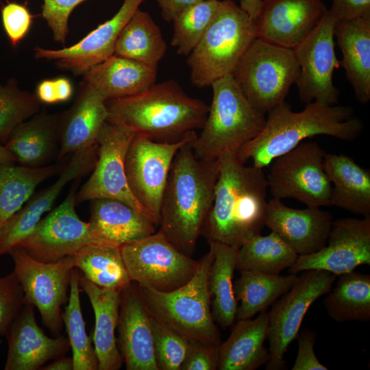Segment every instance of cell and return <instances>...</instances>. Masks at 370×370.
<instances>
[{"label": "cell", "mask_w": 370, "mask_h": 370, "mask_svg": "<svg viewBox=\"0 0 370 370\" xmlns=\"http://www.w3.org/2000/svg\"><path fill=\"white\" fill-rule=\"evenodd\" d=\"M218 347L189 341L180 370L217 369Z\"/></svg>", "instance_id": "obj_46"}, {"label": "cell", "mask_w": 370, "mask_h": 370, "mask_svg": "<svg viewBox=\"0 0 370 370\" xmlns=\"http://www.w3.org/2000/svg\"><path fill=\"white\" fill-rule=\"evenodd\" d=\"M98 157V145L74 153L65 163L58 179L49 186L29 199L0 230V256L9 254L40 221L42 216L51 210L55 201L66 184L81 179L92 171Z\"/></svg>", "instance_id": "obj_18"}, {"label": "cell", "mask_w": 370, "mask_h": 370, "mask_svg": "<svg viewBox=\"0 0 370 370\" xmlns=\"http://www.w3.org/2000/svg\"><path fill=\"white\" fill-rule=\"evenodd\" d=\"M256 38V23L249 14L232 0L220 1L213 20L187 56L192 84L206 88L232 75Z\"/></svg>", "instance_id": "obj_7"}, {"label": "cell", "mask_w": 370, "mask_h": 370, "mask_svg": "<svg viewBox=\"0 0 370 370\" xmlns=\"http://www.w3.org/2000/svg\"><path fill=\"white\" fill-rule=\"evenodd\" d=\"M73 93L71 80L65 77L45 79L39 82L36 95L42 103L53 104L69 101Z\"/></svg>", "instance_id": "obj_48"}, {"label": "cell", "mask_w": 370, "mask_h": 370, "mask_svg": "<svg viewBox=\"0 0 370 370\" xmlns=\"http://www.w3.org/2000/svg\"><path fill=\"white\" fill-rule=\"evenodd\" d=\"M79 180H75L63 202L41 219L16 247L24 249L38 261L48 263L73 255L84 246L96 243L88 223L80 219L75 208Z\"/></svg>", "instance_id": "obj_16"}, {"label": "cell", "mask_w": 370, "mask_h": 370, "mask_svg": "<svg viewBox=\"0 0 370 370\" xmlns=\"http://www.w3.org/2000/svg\"><path fill=\"white\" fill-rule=\"evenodd\" d=\"M106 101L85 82L80 83L73 104L61 113L58 160L97 143L108 119Z\"/></svg>", "instance_id": "obj_24"}, {"label": "cell", "mask_w": 370, "mask_h": 370, "mask_svg": "<svg viewBox=\"0 0 370 370\" xmlns=\"http://www.w3.org/2000/svg\"><path fill=\"white\" fill-rule=\"evenodd\" d=\"M362 264L370 265V217L343 218L333 221L325 246L298 256L288 272L319 269L339 275Z\"/></svg>", "instance_id": "obj_17"}, {"label": "cell", "mask_w": 370, "mask_h": 370, "mask_svg": "<svg viewBox=\"0 0 370 370\" xmlns=\"http://www.w3.org/2000/svg\"><path fill=\"white\" fill-rule=\"evenodd\" d=\"M212 99L201 132L190 142L196 158L212 160L228 153H236L262 130L265 114L247 99L232 75L211 85Z\"/></svg>", "instance_id": "obj_6"}, {"label": "cell", "mask_w": 370, "mask_h": 370, "mask_svg": "<svg viewBox=\"0 0 370 370\" xmlns=\"http://www.w3.org/2000/svg\"><path fill=\"white\" fill-rule=\"evenodd\" d=\"M25 304L22 287L14 272L0 277V335L8 334Z\"/></svg>", "instance_id": "obj_43"}, {"label": "cell", "mask_w": 370, "mask_h": 370, "mask_svg": "<svg viewBox=\"0 0 370 370\" xmlns=\"http://www.w3.org/2000/svg\"><path fill=\"white\" fill-rule=\"evenodd\" d=\"M334 38L342 52L340 66L360 103L370 100V16L336 21Z\"/></svg>", "instance_id": "obj_28"}, {"label": "cell", "mask_w": 370, "mask_h": 370, "mask_svg": "<svg viewBox=\"0 0 370 370\" xmlns=\"http://www.w3.org/2000/svg\"><path fill=\"white\" fill-rule=\"evenodd\" d=\"M227 339L218 347L219 370H254L267 364L269 350L264 346L269 332V314L260 312L254 319H238Z\"/></svg>", "instance_id": "obj_27"}, {"label": "cell", "mask_w": 370, "mask_h": 370, "mask_svg": "<svg viewBox=\"0 0 370 370\" xmlns=\"http://www.w3.org/2000/svg\"><path fill=\"white\" fill-rule=\"evenodd\" d=\"M61 113L40 111L20 124L11 134L5 147L21 165H48L60 147Z\"/></svg>", "instance_id": "obj_29"}, {"label": "cell", "mask_w": 370, "mask_h": 370, "mask_svg": "<svg viewBox=\"0 0 370 370\" xmlns=\"http://www.w3.org/2000/svg\"><path fill=\"white\" fill-rule=\"evenodd\" d=\"M74 267L82 276L99 287L121 292L132 282L121 247L91 243L75 254Z\"/></svg>", "instance_id": "obj_36"}, {"label": "cell", "mask_w": 370, "mask_h": 370, "mask_svg": "<svg viewBox=\"0 0 370 370\" xmlns=\"http://www.w3.org/2000/svg\"><path fill=\"white\" fill-rule=\"evenodd\" d=\"M317 333L309 329H304L298 334V352L292 370H328L321 363L314 354V346Z\"/></svg>", "instance_id": "obj_47"}, {"label": "cell", "mask_w": 370, "mask_h": 370, "mask_svg": "<svg viewBox=\"0 0 370 370\" xmlns=\"http://www.w3.org/2000/svg\"><path fill=\"white\" fill-rule=\"evenodd\" d=\"M293 286L273 304L269 314L270 359L267 370L285 369L284 354L297 338L310 306L332 289L336 275L325 270L302 271Z\"/></svg>", "instance_id": "obj_12"}, {"label": "cell", "mask_w": 370, "mask_h": 370, "mask_svg": "<svg viewBox=\"0 0 370 370\" xmlns=\"http://www.w3.org/2000/svg\"><path fill=\"white\" fill-rule=\"evenodd\" d=\"M121 252L131 281L160 292L186 284L199 265V260L181 252L160 230L122 246Z\"/></svg>", "instance_id": "obj_11"}, {"label": "cell", "mask_w": 370, "mask_h": 370, "mask_svg": "<svg viewBox=\"0 0 370 370\" xmlns=\"http://www.w3.org/2000/svg\"><path fill=\"white\" fill-rule=\"evenodd\" d=\"M240 274L233 283L236 299L241 302L236 311L238 319L251 318L266 310L286 293L297 278L296 274L271 275L254 271H240Z\"/></svg>", "instance_id": "obj_35"}, {"label": "cell", "mask_w": 370, "mask_h": 370, "mask_svg": "<svg viewBox=\"0 0 370 370\" xmlns=\"http://www.w3.org/2000/svg\"><path fill=\"white\" fill-rule=\"evenodd\" d=\"M16 162L15 156L0 143V164H11Z\"/></svg>", "instance_id": "obj_53"}, {"label": "cell", "mask_w": 370, "mask_h": 370, "mask_svg": "<svg viewBox=\"0 0 370 370\" xmlns=\"http://www.w3.org/2000/svg\"><path fill=\"white\" fill-rule=\"evenodd\" d=\"M336 21L329 10L310 33L295 48L299 73L295 84L302 103L317 101L332 106L340 92L333 83V74L340 66L335 52Z\"/></svg>", "instance_id": "obj_14"}, {"label": "cell", "mask_w": 370, "mask_h": 370, "mask_svg": "<svg viewBox=\"0 0 370 370\" xmlns=\"http://www.w3.org/2000/svg\"><path fill=\"white\" fill-rule=\"evenodd\" d=\"M333 221L330 212L319 207L295 209L272 197L267 204L265 225L298 256H304L325 246Z\"/></svg>", "instance_id": "obj_21"}, {"label": "cell", "mask_w": 370, "mask_h": 370, "mask_svg": "<svg viewBox=\"0 0 370 370\" xmlns=\"http://www.w3.org/2000/svg\"><path fill=\"white\" fill-rule=\"evenodd\" d=\"M326 152L316 142H302L275 158L267 180L273 198H293L307 206H330L332 184L323 169Z\"/></svg>", "instance_id": "obj_9"}, {"label": "cell", "mask_w": 370, "mask_h": 370, "mask_svg": "<svg viewBox=\"0 0 370 370\" xmlns=\"http://www.w3.org/2000/svg\"><path fill=\"white\" fill-rule=\"evenodd\" d=\"M1 16L8 39L13 47H16L28 34L33 16L25 5L14 1L1 8Z\"/></svg>", "instance_id": "obj_45"}, {"label": "cell", "mask_w": 370, "mask_h": 370, "mask_svg": "<svg viewBox=\"0 0 370 370\" xmlns=\"http://www.w3.org/2000/svg\"><path fill=\"white\" fill-rule=\"evenodd\" d=\"M80 274L78 269L73 268L69 287L68 304L62 320L68 334V340L72 350L73 370H97L98 360L92 344V340L86 332L83 319L79 293Z\"/></svg>", "instance_id": "obj_39"}, {"label": "cell", "mask_w": 370, "mask_h": 370, "mask_svg": "<svg viewBox=\"0 0 370 370\" xmlns=\"http://www.w3.org/2000/svg\"><path fill=\"white\" fill-rule=\"evenodd\" d=\"M166 51L160 27L148 12L138 8L121 29L114 55L158 69Z\"/></svg>", "instance_id": "obj_32"}, {"label": "cell", "mask_w": 370, "mask_h": 370, "mask_svg": "<svg viewBox=\"0 0 370 370\" xmlns=\"http://www.w3.org/2000/svg\"><path fill=\"white\" fill-rule=\"evenodd\" d=\"M151 325L154 354L158 369L180 370L189 341L152 317Z\"/></svg>", "instance_id": "obj_42"}, {"label": "cell", "mask_w": 370, "mask_h": 370, "mask_svg": "<svg viewBox=\"0 0 370 370\" xmlns=\"http://www.w3.org/2000/svg\"><path fill=\"white\" fill-rule=\"evenodd\" d=\"M328 10L321 0H263L255 21L257 38L293 49L317 26Z\"/></svg>", "instance_id": "obj_20"}, {"label": "cell", "mask_w": 370, "mask_h": 370, "mask_svg": "<svg viewBox=\"0 0 370 370\" xmlns=\"http://www.w3.org/2000/svg\"><path fill=\"white\" fill-rule=\"evenodd\" d=\"M267 114L260 133L236 153L243 163L251 160L254 166L264 169L306 138L326 135L349 142L364 130L362 120L349 106L313 101L306 103L303 110L294 112L284 101Z\"/></svg>", "instance_id": "obj_3"}, {"label": "cell", "mask_w": 370, "mask_h": 370, "mask_svg": "<svg viewBox=\"0 0 370 370\" xmlns=\"http://www.w3.org/2000/svg\"><path fill=\"white\" fill-rule=\"evenodd\" d=\"M195 131L175 143L156 142L134 135L125 158L129 187L139 203L159 225L163 193L173 159L179 149L197 137Z\"/></svg>", "instance_id": "obj_13"}, {"label": "cell", "mask_w": 370, "mask_h": 370, "mask_svg": "<svg viewBox=\"0 0 370 370\" xmlns=\"http://www.w3.org/2000/svg\"><path fill=\"white\" fill-rule=\"evenodd\" d=\"M86 0H43L42 16L50 28L55 42L65 45L69 19L72 11Z\"/></svg>", "instance_id": "obj_44"}, {"label": "cell", "mask_w": 370, "mask_h": 370, "mask_svg": "<svg viewBox=\"0 0 370 370\" xmlns=\"http://www.w3.org/2000/svg\"><path fill=\"white\" fill-rule=\"evenodd\" d=\"M323 305L335 321L370 320V275L351 271L337 275Z\"/></svg>", "instance_id": "obj_37"}, {"label": "cell", "mask_w": 370, "mask_h": 370, "mask_svg": "<svg viewBox=\"0 0 370 370\" xmlns=\"http://www.w3.org/2000/svg\"><path fill=\"white\" fill-rule=\"evenodd\" d=\"M143 0H124L118 12L79 42L60 49L36 47V59L53 60L58 69L74 75H84L92 66L114 55L118 36Z\"/></svg>", "instance_id": "obj_19"}, {"label": "cell", "mask_w": 370, "mask_h": 370, "mask_svg": "<svg viewBox=\"0 0 370 370\" xmlns=\"http://www.w3.org/2000/svg\"><path fill=\"white\" fill-rule=\"evenodd\" d=\"M107 121L134 135L161 143H175L201 129L209 106L187 95L169 79L129 97L106 101Z\"/></svg>", "instance_id": "obj_4"}, {"label": "cell", "mask_w": 370, "mask_h": 370, "mask_svg": "<svg viewBox=\"0 0 370 370\" xmlns=\"http://www.w3.org/2000/svg\"><path fill=\"white\" fill-rule=\"evenodd\" d=\"M299 73L293 49L256 38L232 76L251 106L265 114L285 101Z\"/></svg>", "instance_id": "obj_8"}, {"label": "cell", "mask_w": 370, "mask_h": 370, "mask_svg": "<svg viewBox=\"0 0 370 370\" xmlns=\"http://www.w3.org/2000/svg\"><path fill=\"white\" fill-rule=\"evenodd\" d=\"M190 142L177 152L160 210L159 230L177 249L190 256L212 208L219 159L195 157Z\"/></svg>", "instance_id": "obj_1"}, {"label": "cell", "mask_w": 370, "mask_h": 370, "mask_svg": "<svg viewBox=\"0 0 370 370\" xmlns=\"http://www.w3.org/2000/svg\"><path fill=\"white\" fill-rule=\"evenodd\" d=\"M219 172L212 208L201 235L239 248L265 225L268 182L263 169L247 166L236 153L218 158Z\"/></svg>", "instance_id": "obj_2"}, {"label": "cell", "mask_w": 370, "mask_h": 370, "mask_svg": "<svg viewBox=\"0 0 370 370\" xmlns=\"http://www.w3.org/2000/svg\"><path fill=\"white\" fill-rule=\"evenodd\" d=\"M219 0H203L188 7L172 21L171 45L178 55L188 56L213 20Z\"/></svg>", "instance_id": "obj_40"}, {"label": "cell", "mask_w": 370, "mask_h": 370, "mask_svg": "<svg viewBox=\"0 0 370 370\" xmlns=\"http://www.w3.org/2000/svg\"><path fill=\"white\" fill-rule=\"evenodd\" d=\"M214 248V257L208 273V291L211 312L214 322L225 329L234 323L237 300L233 288L238 249L225 244L210 242Z\"/></svg>", "instance_id": "obj_34"}, {"label": "cell", "mask_w": 370, "mask_h": 370, "mask_svg": "<svg viewBox=\"0 0 370 370\" xmlns=\"http://www.w3.org/2000/svg\"><path fill=\"white\" fill-rule=\"evenodd\" d=\"M158 4L164 19L172 22L188 7L203 0H154Z\"/></svg>", "instance_id": "obj_50"}, {"label": "cell", "mask_w": 370, "mask_h": 370, "mask_svg": "<svg viewBox=\"0 0 370 370\" xmlns=\"http://www.w3.org/2000/svg\"><path fill=\"white\" fill-rule=\"evenodd\" d=\"M5 370H36L65 354L70 345L62 336H47L37 324L33 306L25 304L8 334Z\"/></svg>", "instance_id": "obj_23"}, {"label": "cell", "mask_w": 370, "mask_h": 370, "mask_svg": "<svg viewBox=\"0 0 370 370\" xmlns=\"http://www.w3.org/2000/svg\"><path fill=\"white\" fill-rule=\"evenodd\" d=\"M88 222L97 243L121 247L154 234L156 225L130 206L112 199L90 200Z\"/></svg>", "instance_id": "obj_25"}, {"label": "cell", "mask_w": 370, "mask_h": 370, "mask_svg": "<svg viewBox=\"0 0 370 370\" xmlns=\"http://www.w3.org/2000/svg\"><path fill=\"white\" fill-rule=\"evenodd\" d=\"M157 69L112 55L83 75L82 82L106 101L140 94L156 84Z\"/></svg>", "instance_id": "obj_26"}, {"label": "cell", "mask_w": 370, "mask_h": 370, "mask_svg": "<svg viewBox=\"0 0 370 370\" xmlns=\"http://www.w3.org/2000/svg\"><path fill=\"white\" fill-rule=\"evenodd\" d=\"M262 3L263 0H241L239 5L256 21L260 13Z\"/></svg>", "instance_id": "obj_51"}, {"label": "cell", "mask_w": 370, "mask_h": 370, "mask_svg": "<svg viewBox=\"0 0 370 370\" xmlns=\"http://www.w3.org/2000/svg\"><path fill=\"white\" fill-rule=\"evenodd\" d=\"M134 136L119 125L108 121L104 123L97 138V162L90 177L77 192L75 203L101 198L116 199L137 210L156 225L153 216L136 199L127 183L125 158Z\"/></svg>", "instance_id": "obj_15"}, {"label": "cell", "mask_w": 370, "mask_h": 370, "mask_svg": "<svg viewBox=\"0 0 370 370\" xmlns=\"http://www.w3.org/2000/svg\"><path fill=\"white\" fill-rule=\"evenodd\" d=\"M44 370H73V359L69 357L60 356L45 367Z\"/></svg>", "instance_id": "obj_52"}, {"label": "cell", "mask_w": 370, "mask_h": 370, "mask_svg": "<svg viewBox=\"0 0 370 370\" xmlns=\"http://www.w3.org/2000/svg\"><path fill=\"white\" fill-rule=\"evenodd\" d=\"M117 328L120 352L127 370H159L155 358L151 317L138 284L121 291Z\"/></svg>", "instance_id": "obj_22"}, {"label": "cell", "mask_w": 370, "mask_h": 370, "mask_svg": "<svg viewBox=\"0 0 370 370\" xmlns=\"http://www.w3.org/2000/svg\"><path fill=\"white\" fill-rule=\"evenodd\" d=\"M209 245L196 273L182 286L170 292L138 286L148 312L156 321L188 341L219 346L220 332L212 317L208 283L214 248L212 243Z\"/></svg>", "instance_id": "obj_5"}, {"label": "cell", "mask_w": 370, "mask_h": 370, "mask_svg": "<svg viewBox=\"0 0 370 370\" xmlns=\"http://www.w3.org/2000/svg\"><path fill=\"white\" fill-rule=\"evenodd\" d=\"M64 164L40 167L0 164V230L44 181L59 174Z\"/></svg>", "instance_id": "obj_33"}, {"label": "cell", "mask_w": 370, "mask_h": 370, "mask_svg": "<svg viewBox=\"0 0 370 370\" xmlns=\"http://www.w3.org/2000/svg\"><path fill=\"white\" fill-rule=\"evenodd\" d=\"M298 255L273 232L253 236L238 249L236 269L278 275L290 268Z\"/></svg>", "instance_id": "obj_38"}, {"label": "cell", "mask_w": 370, "mask_h": 370, "mask_svg": "<svg viewBox=\"0 0 370 370\" xmlns=\"http://www.w3.org/2000/svg\"><path fill=\"white\" fill-rule=\"evenodd\" d=\"M41 104L36 94L22 90L15 78L0 83V143L4 145L20 124L40 112Z\"/></svg>", "instance_id": "obj_41"}, {"label": "cell", "mask_w": 370, "mask_h": 370, "mask_svg": "<svg viewBox=\"0 0 370 370\" xmlns=\"http://www.w3.org/2000/svg\"><path fill=\"white\" fill-rule=\"evenodd\" d=\"M79 286L88 296L95 314L92 342L99 370H118L123 362L117 347V328L121 292L101 288L80 275Z\"/></svg>", "instance_id": "obj_30"}, {"label": "cell", "mask_w": 370, "mask_h": 370, "mask_svg": "<svg viewBox=\"0 0 370 370\" xmlns=\"http://www.w3.org/2000/svg\"><path fill=\"white\" fill-rule=\"evenodd\" d=\"M330 12L336 21L370 16V0H332Z\"/></svg>", "instance_id": "obj_49"}, {"label": "cell", "mask_w": 370, "mask_h": 370, "mask_svg": "<svg viewBox=\"0 0 370 370\" xmlns=\"http://www.w3.org/2000/svg\"><path fill=\"white\" fill-rule=\"evenodd\" d=\"M9 254L14 271L23 291L25 303L39 311L43 325L56 336L62 328V306L68 301L73 256L54 262H43L20 247Z\"/></svg>", "instance_id": "obj_10"}, {"label": "cell", "mask_w": 370, "mask_h": 370, "mask_svg": "<svg viewBox=\"0 0 370 370\" xmlns=\"http://www.w3.org/2000/svg\"><path fill=\"white\" fill-rule=\"evenodd\" d=\"M323 169L332 184L330 206L370 217V171L343 154L325 153Z\"/></svg>", "instance_id": "obj_31"}]
</instances>
